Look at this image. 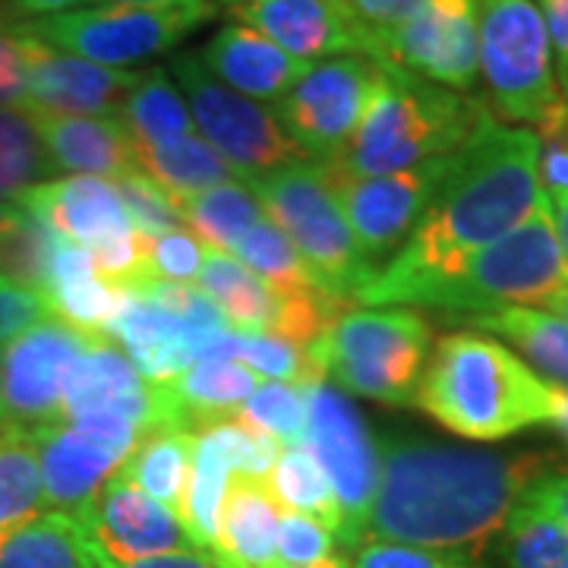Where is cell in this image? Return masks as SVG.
Listing matches in <instances>:
<instances>
[{
  "label": "cell",
  "mask_w": 568,
  "mask_h": 568,
  "mask_svg": "<svg viewBox=\"0 0 568 568\" xmlns=\"http://www.w3.org/2000/svg\"><path fill=\"white\" fill-rule=\"evenodd\" d=\"M547 203L537 171V136L489 111L452 152L443 183L405 246L357 294L361 306H410L414 294L525 224Z\"/></svg>",
  "instance_id": "1"
},
{
  "label": "cell",
  "mask_w": 568,
  "mask_h": 568,
  "mask_svg": "<svg viewBox=\"0 0 568 568\" xmlns=\"http://www.w3.org/2000/svg\"><path fill=\"white\" fill-rule=\"evenodd\" d=\"M540 455H499L424 436L379 439V489L364 544L455 552L474 559L503 534L528 484L547 470Z\"/></svg>",
  "instance_id": "2"
},
{
  "label": "cell",
  "mask_w": 568,
  "mask_h": 568,
  "mask_svg": "<svg viewBox=\"0 0 568 568\" xmlns=\"http://www.w3.org/2000/svg\"><path fill=\"white\" fill-rule=\"evenodd\" d=\"M414 402L462 439L499 443L552 424L556 386L493 335L452 332L433 347Z\"/></svg>",
  "instance_id": "3"
},
{
  "label": "cell",
  "mask_w": 568,
  "mask_h": 568,
  "mask_svg": "<svg viewBox=\"0 0 568 568\" xmlns=\"http://www.w3.org/2000/svg\"><path fill=\"white\" fill-rule=\"evenodd\" d=\"M489 108L474 95H462L379 61V82L366 104L354 140L335 162L323 164L328 178L357 181L383 178L458 152Z\"/></svg>",
  "instance_id": "4"
},
{
  "label": "cell",
  "mask_w": 568,
  "mask_h": 568,
  "mask_svg": "<svg viewBox=\"0 0 568 568\" xmlns=\"http://www.w3.org/2000/svg\"><path fill=\"white\" fill-rule=\"evenodd\" d=\"M433 347V325L407 306L342 310L306 347L316 379L383 405H410Z\"/></svg>",
  "instance_id": "5"
},
{
  "label": "cell",
  "mask_w": 568,
  "mask_h": 568,
  "mask_svg": "<svg viewBox=\"0 0 568 568\" xmlns=\"http://www.w3.org/2000/svg\"><path fill=\"white\" fill-rule=\"evenodd\" d=\"M566 284L568 263L547 200L528 222L474 253L462 268L420 287L410 306L480 320L508 306L547 304Z\"/></svg>",
  "instance_id": "6"
},
{
  "label": "cell",
  "mask_w": 568,
  "mask_h": 568,
  "mask_svg": "<svg viewBox=\"0 0 568 568\" xmlns=\"http://www.w3.org/2000/svg\"><path fill=\"white\" fill-rule=\"evenodd\" d=\"M244 183L260 200L265 215L297 246V253L320 278L325 294L342 304H357V294L376 278L379 268L366 263L354 241L323 164H284L246 178Z\"/></svg>",
  "instance_id": "7"
},
{
  "label": "cell",
  "mask_w": 568,
  "mask_h": 568,
  "mask_svg": "<svg viewBox=\"0 0 568 568\" xmlns=\"http://www.w3.org/2000/svg\"><path fill=\"white\" fill-rule=\"evenodd\" d=\"M222 13L219 0H159V3H85L67 13L22 20L32 36L111 70L171 54L183 39Z\"/></svg>",
  "instance_id": "8"
},
{
  "label": "cell",
  "mask_w": 568,
  "mask_h": 568,
  "mask_svg": "<svg viewBox=\"0 0 568 568\" xmlns=\"http://www.w3.org/2000/svg\"><path fill=\"white\" fill-rule=\"evenodd\" d=\"M480 82L503 121L534 130L562 102L556 54L534 0L480 3Z\"/></svg>",
  "instance_id": "9"
},
{
  "label": "cell",
  "mask_w": 568,
  "mask_h": 568,
  "mask_svg": "<svg viewBox=\"0 0 568 568\" xmlns=\"http://www.w3.org/2000/svg\"><path fill=\"white\" fill-rule=\"evenodd\" d=\"M168 73L181 89L196 133L234 168L241 181L284 164L306 162L304 152L284 133L272 104L253 102L227 89L205 70L196 54H171Z\"/></svg>",
  "instance_id": "10"
},
{
  "label": "cell",
  "mask_w": 568,
  "mask_h": 568,
  "mask_svg": "<svg viewBox=\"0 0 568 568\" xmlns=\"http://www.w3.org/2000/svg\"><path fill=\"white\" fill-rule=\"evenodd\" d=\"M306 392V446L323 465L342 511L338 544L347 552L364 547L369 508L379 489V439L361 410L328 379H310Z\"/></svg>",
  "instance_id": "11"
},
{
  "label": "cell",
  "mask_w": 568,
  "mask_h": 568,
  "mask_svg": "<svg viewBox=\"0 0 568 568\" xmlns=\"http://www.w3.org/2000/svg\"><path fill=\"white\" fill-rule=\"evenodd\" d=\"M379 82V61L345 54L313 61L294 89L272 104L284 133L304 152L306 162H335L354 140L366 104Z\"/></svg>",
  "instance_id": "12"
},
{
  "label": "cell",
  "mask_w": 568,
  "mask_h": 568,
  "mask_svg": "<svg viewBox=\"0 0 568 568\" xmlns=\"http://www.w3.org/2000/svg\"><path fill=\"white\" fill-rule=\"evenodd\" d=\"M99 342L48 316L0 347V433H32L63 417L73 364Z\"/></svg>",
  "instance_id": "13"
},
{
  "label": "cell",
  "mask_w": 568,
  "mask_h": 568,
  "mask_svg": "<svg viewBox=\"0 0 568 568\" xmlns=\"http://www.w3.org/2000/svg\"><path fill=\"white\" fill-rule=\"evenodd\" d=\"M480 3L484 0H424L402 26L379 36L383 61L470 95L480 82Z\"/></svg>",
  "instance_id": "14"
},
{
  "label": "cell",
  "mask_w": 568,
  "mask_h": 568,
  "mask_svg": "<svg viewBox=\"0 0 568 568\" xmlns=\"http://www.w3.org/2000/svg\"><path fill=\"white\" fill-rule=\"evenodd\" d=\"M222 13L244 22L301 61L366 54L383 61V41L351 0H219Z\"/></svg>",
  "instance_id": "15"
},
{
  "label": "cell",
  "mask_w": 568,
  "mask_h": 568,
  "mask_svg": "<svg viewBox=\"0 0 568 568\" xmlns=\"http://www.w3.org/2000/svg\"><path fill=\"white\" fill-rule=\"evenodd\" d=\"M448 159L452 155L407 168L398 174L357 178V181H338L325 174L351 224L354 241L373 268H383L388 256H395L414 234L436 186L443 183Z\"/></svg>",
  "instance_id": "16"
},
{
  "label": "cell",
  "mask_w": 568,
  "mask_h": 568,
  "mask_svg": "<svg viewBox=\"0 0 568 568\" xmlns=\"http://www.w3.org/2000/svg\"><path fill=\"white\" fill-rule=\"evenodd\" d=\"M22 26V51L29 67V104L26 111L77 114V118H114L136 70H111L61 51Z\"/></svg>",
  "instance_id": "17"
},
{
  "label": "cell",
  "mask_w": 568,
  "mask_h": 568,
  "mask_svg": "<svg viewBox=\"0 0 568 568\" xmlns=\"http://www.w3.org/2000/svg\"><path fill=\"white\" fill-rule=\"evenodd\" d=\"M89 544L114 559H145L162 552L196 549L181 518L162 503L149 499L145 493L126 484L118 470L114 480L99 493L92 506L77 515Z\"/></svg>",
  "instance_id": "18"
},
{
  "label": "cell",
  "mask_w": 568,
  "mask_h": 568,
  "mask_svg": "<svg viewBox=\"0 0 568 568\" xmlns=\"http://www.w3.org/2000/svg\"><path fill=\"white\" fill-rule=\"evenodd\" d=\"M36 446L44 489V508L77 518L80 511L99 499L108 480L118 477L123 467L121 455L82 436L70 424H48L26 433Z\"/></svg>",
  "instance_id": "19"
},
{
  "label": "cell",
  "mask_w": 568,
  "mask_h": 568,
  "mask_svg": "<svg viewBox=\"0 0 568 568\" xmlns=\"http://www.w3.org/2000/svg\"><path fill=\"white\" fill-rule=\"evenodd\" d=\"M17 200L26 209H32L58 237L73 241L85 250H95L104 241H114L133 231L118 186L104 178H89V174L51 178L29 186Z\"/></svg>",
  "instance_id": "20"
},
{
  "label": "cell",
  "mask_w": 568,
  "mask_h": 568,
  "mask_svg": "<svg viewBox=\"0 0 568 568\" xmlns=\"http://www.w3.org/2000/svg\"><path fill=\"white\" fill-rule=\"evenodd\" d=\"M196 58L227 89L263 104L284 99L310 67V61L291 58L275 41L234 20L224 22Z\"/></svg>",
  "instance_id": "21"
},
{
  "label": "cell",
  "mask_w": 568,
  "mask_h": 568,
  "mask_svg": "<svg viewBox=\"0 0 568 568\" xmlns=\"http://www.w3.org/2000/svg\"><path fill=\"white\" fill-rule=\"evenodd\" d=\"M54 171L118 181L136 168V149L118 118H77L29 111Z\"/></svg>",
  "instance_id": "22"
},
{
  "label": "cell",
  "mask_w": 568,
  "mask_h": 568,
  "mask_svg": "<svg viewBox=\"0 0 568 568\" xmlns=\"http://www.w3.org/2000/svg\"><path fill=\"white\" fill-rule=\"evenodd\" d=\"M282 515L268 484L237 477L224 496L222 534L212 556L237 568H278Z\"/></svg>",
  "instance_id": "23"
},
{
  "label": "cell",
  "mask_w": 568,
  "mask_h": 568,
  "mask_svg": "<svg viewBox=\"0 0 568 568\" xmlns=\"http://www.w3.org/2000/svg\"><path fill=\"white\" fill-rule=\"evenodd\" d=\"M256 373L234 361H196L164 383L174 405V417L183 433H200L205 426L231 420L241 414L256 388Z\"/></svg>",
  "instance_id": "24"
},
{
  "label": "cell",
  "mask_w": 568,
  "mask_h": 568,
  "mask_svg": "<svg viewBox=\"0 0 568 568\" xmlns=\"http://www.w3.org/2000/svg\"><path fill=\"white\" fill-rule=\"evenodd\" d=\"M231 452L224 443L222 420L193 433L190 477L183 487L181 525L193 537L196 549L212 552L222 534V508L231 487Z\"/></svg>",
  "instance_id": "25"
},
{
  "label": "cell",
  "mask_w": 568,
  "mask_h": 568,
  "mask_svg": "<svg viewBox=\"0 0 568 568\" xmlns=\"http://www.w3.org/2000/svg\"><path fill=\"white\" fill-rule=\"evenodd\" d=\"M114 118L123 123L136 152H149L196 133L181 89L164 67H149L136 73Z\"/></svg>",
  "instance_id": "26"
},
{
  "label": "cell",
  "mask_w": 568,
  "mask_h": 568,
  "mask_svg": "<svg viewBox=\"0 0 568 568\" xmlns=\"http://www.w3.org/2000/svg\"><path fill=\"white\" fill-rule=\"evenodd\" d=\"M196 282L205 297L222 310L231 332L272 335L278 320V294L244 263H237L231 253L205 246L203 268Z\"/></svg>",
  "instance_id": "27"
},
{
  "label": "cell",
  "mask_w": 568,
  "mask_h": 568,
  "mask_svg": "<svg viewBox=\"0 0 568 568\" xmlns=\"http://www.w3.org/2000/svg\"><path fill=\"white\" fill-rule=\"evenodd\" d=\"M477 332H489L496 342H508L525 364L552 386L568 388V323L549 310L508 306L480 320H470Z\"/></svg>",
  "instance_id": "28"
},
{
  "label": "cell",
  "mask_w": 568,
  "mask_h": 568,
  "mask_svg": "<svg viewBox=\"0 0 568 568\" xmlns=\"http://www.w3.org/2000/svg\"><path fill=\"white\" fill-rule=\"evenodd\" d=\"M0 568H95V562L77 518L41 511L39 518L0 534Z\"/></svg>",
  "instance_id": "29"
},
{
  "label": "cell",
  "mask_w": 568,
  "mask_h": 568,
  "mask_svg": "<svg viewBox=\"0 0 568 568\" xmlns=\"http://www.w3.org/2000/svg\"><path fill=\"white\" fill-rule=\"evenodd\" d=\"M190 458H193V433L159 429V433H149L140 446L133 448V455L123 462L121 477L181 518Z\"/></svg>",
  "instance_id": "30"
},
{
  "label": "cell",
  "mask_w": 568,
  "mask_h": 568,
  "mask_svg": "<svg viewBox=\"0 0 568 568\" xmlns=\"http://www.w3.org/2000/svg\"><path fill=\"white\" fill-rule=\"evenodd\" d=\"M174 209L200 244L222 250V253H227L246 227L265 215L260 200L253 196V190L241 178L209 186L193 196H183L174 203Z\"/></svg>",
  "instance_id": "31"
},
{
  "label": "cell",
  "mask_w": 568,
  "mask_h": 568,
  "mask_svg": "<svg viewBox=\"0 0 568 568\" xmlns=\"http://www.w3.org/2000/svg\"><path fill=\"white\" fill-rule=\"evenodd\" d=\"M136 164L171 196V203L203 193L209 186L237 181L234 168L200 133H190L149 152H136Z\"/></svg>",
  "instance_id": "32"
},
{
  "label": "cell",
  "mask_w": 568,
  "mask_h": 568,
  "mask_svg": "<svg viewBox=\"0 0 568 568\" xmlns=\"http://www.w3.org/2000/svg\"><path fill=\"white\" fill-rule=\"evenodd\" d=\"M227 253L237 263H244L253 275H260L275 294H325L320 278L297 253V246L287 241V234L268 215L250 224Z\"/></svg>",
  "instance_id": "33"
},
{
  "label": "cell",
  "mask_w": 568,
  "mask_h": 568,
  "mask_svg": "<svg viewBox=\"0 0 568 568\" xmlns=\"http://www.w3.org/2000/svg\"><path fill=\"white\" fill-rule=\"evenodd\" d=\"M61 237L41 222L20 200H10L7 219L0 224V282L48 291L51 265Z\"/></svg>",
  "instance_id": "34"
},
{
  "label": "cell",
  "mask_w": 568,
  "mask_h": 568,
  "mask_svg": "<svg viewBox=\"0 0 568 568\" xmlns=\"http://www.w3.org/2000/svg\"><path fill=\"white\" fill-rule=\"evenodd\" d=\"M145 386L136 366L123 354L114 342H99L92 345L80 361L73 364L63 388V417H77L82 410H99L111 407L126 395L140 392Z\"/></svg>",
  "instance_id": "35"
},
{
  "label": "cell",
  "mask_w": 568,
  "mask_h": 568,
  "mask_svg": "<svg viewBox=\"0 0 568 568\" xmlns=\"http://www.w3.org/2000/svg\"><path fill=\"white\" fill-rule=\"evenodd\" d=\"M268 489L284 511L310 515V518L323 521L325 528L338 537L342 511H338V503H335V493H332L323 465L316 462V455L310 452L306 443L282 446L278 465L268 477Z\"/></svg>",
  "instance_id": "36"
},
{
  "label": "cell",
  "mask_w": 568,
  "mask_h": 568,
  "mask_svg": "<svg viewBox=\"0 0 568 568\" xmlns=\"http://www.w3.org/2000/svg\"><path fill=\"white\" fill-rule=\"evenodd\" d=\"M58 178L36 121L26 108H0V200H17L29 186Z\"/></svg>",
  "instance_id": "37"
},
{
  "label": "cell",
  "mask_w": 568,
  "mask_h": 568,
  "mask_svg": "<svg viewBox=\"0 0 568 568\" xmlns=\"http://www.w3.org/2000/svg\"><path fill=\"white\" fill-rule=\"evenodd\" d=\"M44 511L36 446L26 433H0V534Z\"/></svg>",
  "instance_id": "38"
},
{
  "label": "cell",
  "mask_w": 568,
  "mask_h": 568,
  "mask_svg": "<svg viewBox=\"0 0 568 568\" xmlns=\"http://www.w3.org/2000/svg\"><path fill=\"white\" fill-rule=\"evenodd\" d=\"M203 361H234L256 376L282 379V383H310L316 379L313 366L301 347L282 342L275 335H244V332H222L205 347Z\"/></svg>",
  "instance_id": "39"
},
{
  "label": "cell",
  "mask_w": 568,
  "mask_h": 568,
  "mask_svg": "<svg viewBox=\"0 0 568 568\" xmlns=\"http://www.w3.org/2000/svg\"><path fill=\"white\" fill-rule=\"evenodd\" d=\"M499 537L506 568H568V528L540 508L518 503Z\"/></svg>",
  "instance_id": "40"
},
{
  "label": "cell",
  "mask_w": 568,
  "mask_h": 568,
  "mask_svg": "<svg viewBox=\"0 0 568 568\" xmlns=\"http://www.w3.org/2000/svg\"><path fill=\"white\" fill-rule=\"evenodd\" d=\"M237 420L282 446H294L306 439V392L304 383H265L253 388V395L241 407Z\"/></svg>",
  "instance_id": "41"
},
{
  "label": "cell",
  "mask_w": 568,
  "mask_h": 568,
  "mask_svg": "<svg viewBox=\"0 0 568 568\" xmlns=\"http://www.w3.org/2000/svg\"><path fill=\"white\" fill-rule=\"evenodd\" d=\"M44 297H48L54 320H61L82 335L104 338V328L114 320L123 291L104 284L102 278H85V282L58 284Z\"/></svg>",
  "instance_id": "42"
},
{
  "label": "cell",
  "mask_w": 568,
  "mask_h": 568,
  "mask_svg": "<svg viewBox=\"0 0 568 568\" xmlns=\"http://www.w3.org/2000/svg\"><path fill=\"white\" fill-rule=\"evenodd\" d=\"M114 186L121 193L123 209H126V215L133 222V231L142 234V237H162L168 231L186 227L174 203H171V196L142 171L140 164L133 171H126L123 178H118Z\"/></svg>",
  "instance_id": "43"
},
{
  "label": "cell",
  "mask_w": 568,
  "mask_h": 568,
  "mask_svg": "<svg viewBox=\"0 0 568 568\" xmlns=\"http://www.w3.org/2000/svg\"><path fill=\"white\" fill-rule=\"evenodd\" d=\"M338 556L342 552L335 549V534L325 528L323 521L310 515H297V511H284L282 525H278V566H323Z\"/></svg>",
  "instance_id": "44"
},
{
  "label": "cell",
  "mask_w": 568,
  "mask_h": 568,
  "mask_svg": "<svg viewBox=\"0 0 568 568\" xmlns=\"http://www.w3.org/2000/svg\"><path fill=\"white\" fill-rule=\"evenodd\" d=\"M537 136V171L547 200L568 196V104L566 99L549 108V114L534 126Z\"/></svg>",
  "instance_id": "45"
},
{
  "label": "cell",
  "mask_w": 568,
  "mask_h": 568,
  "mask_svg": "<svg viewBox=\"0 0 568 568\" xmlns=\"http://www.w3.org/2000/svg\"><path fill=\"white\" fill-rule=\"evenodd\" d=\"M205 246L190 234V227L168 231L162 237H149V263L152 275L162 282L190 284L200 278Z\"/></svg>",
  "instance_id": "46"
},
{
  "label": "cell",
  "mask_w": 568,
  "mask_h": 568,
  "mask_svg": "<svg viewBox=\"0 0 568 568\" xmlns=\"http://www.w3.org/2000/svg\"><path fill=\"white\" fill-rule=\"evenodd\" d=\"M347 568H484L474 559L455 556V552H436V549L405 547V544H383L369 540L354 549Z\"/></svg>",
  "instance_id": "47"
},
{
  "label": "cell",
  "mask_w": 568,
  "mask_h": 568,
  "mask_svg": "<svg viewBox=\"0 0 568 568\" xmlns=\"http://www.w3.org/2000/svg\"><path fill=\"white\" fill-rule=\"evenodd\" d=\"M29 104V67L22 51V26L0 10V108Z\"/></svg>",
  "instance_id": "48"
},
{
  "label": "cell",
  "mask_w": 568,
  "mask_h": 568,
  "mask_svg": "<svg viewBox=\"0 0 568 568\" xmlns=\"http://www.w3.org/2000/svg\"><path fill=\"white\" fill-rule=\"evenodd\" d=\"M48 316H51V306L41 291L0 282V347Z\"/></svg>",
  "instance_id": "49"
},
{
  "label": "cell",
  "mask_w": 568,
  "mask_h": 568,
  "mask_svg": "<svg viewBox=\"0 0 568 568\" xmlns=\"http://www.w3.org/2000/svg\"><path fill=\"white\" fill-rule=\"evenodd\" d=\"M521 503L547 511L549 518H556L559 525L568 528V470L547 467L544 474H537L528 484V489H525Z\"/></svg>",
  "instance_id": "50"
},
{
  "label": "cell",
  "mask_w": 568,
  "mask_h": 568,
  "mask_svg": "<svg viewBox=\"0 0 568 568\" xmlns=\"http://www.w3.org/2000/svg\"><path fill=\"white\" fill-rule=\"evenodd\" d=\"M89 540V537H85ZM89 552H92V562L95 568H222L215 562L212 552H203V549H183V552H162V556H145V559H114L102 549H95L89 544Z\"/></svg>",
  "instance_id": "51"
},
{
  "label": "cell",
  "mask_w": 568,
  "mask_h": 568,
  "mask_svg": "<svg viewBox=\"0 0 568 568\" xmlns=\"http://www.w3.org/2000/svg\"><path fill=\"white\" fill-rule=\"evenodd\" d=\"M424 0H351V7L366 20V26H373L379 36L392 32L420 7Z\"/></svg>",
  "instance_id": "52"
},
{
  "label": "cell",
  "mask_w": 568,
  "mask_h": 568,
  "mask_svg": "<svg viewBox=\"0 0 568 568\" xmlns=\"http://www.w3.org/2000/svg\"><path fill=\"white\" fill-rule=\"evenodd\" d=\"M534 3L544 17V26H547L556 67L568 63V0H534Z\"/></svg>",
  "instance_id": "53"
},
{
  "label": "cell",
  "mask_w": 568,
  "mask_h": 568,
  "mask_svg": "<svg viewBox=\"0 0 568 568\" xmlns=\"http://www.w3.org/2000/svg\"><path fill=\"white\" fill-rule=\"evenodd\" d=\"M85 7V0H0V10L10 20H41V17H54Z\"/></svg>",
  "instance_id": "54"
},
{
  "label": "cell",
  "mask_w": 568,
  "mask_h": 568,
  "mask_svg": "<svg viewBox=\"0 0 568 568\" xmlns=\"http://www.w3.org/2000/svg\"><path fill=\"white\" fill-rule=\"evenodd\" d=\"M552 224H556V237H559V246H562V256L568 263V196L562 200H552Z\"/></svg>",
  "instance_id": "55"
},
{
  "label": "cell",
  "mask_w": 568,
  "mask_h": 568,
  "mask_svg": "<svg viewBox=\"0 0 568 568\" xmlns=\"http://www.w3.org/2000/svg\"><path fill=\"white\" fill-rule=\"evenodd\" d=\"M549 426L559 433V439L568 446V388L556 386V414H552Z\"/></svg>",
  "instance_id": "56"
},
{
  "label": "cell",
  "mask_w": 568,
  "mask_h": 568,
  "mask_svg": "<svg viewBox=\"0 0 568 568\" xmlns=\"http://www.w3.org/2000/svg\"><path fill=\"white\" fill-rule=\"evenodd\" d=\"M544 306H547L552 316H559L562 323H568V284L566 287H559V291H556Z\"/></svg>",
  "instance_id": "57"
},
{
  "label": "cell",
  "mask_w": 568,
  "mask_h": 568,
  "mask_svg": "<svg viewBox=\"0 0 568 568\" xmlns=\"http://www.w3.org/2000/svg\"><path fill=\"white\" fill-rule=\"evenodd\" d=\"M222 568H237V566H227L222 559H215ZM278 568H287V566H278ZM306 568H347V559L345 556H338V559H332V562H323V566H306Z\"/></svg>",
  "instance_id": "58"
},
{
  "label": "cell",
  "mask_w": 568,
  "mask_h": 568,
  "mask_svg": "<svg viewBox=\"0 0 568 568\" xmlns=\"http://www.w3.org/2000/svg\"><path fill=\"white\" fill-rule=\"evenodd\" d=\"M556 77H559V92H562V99L568 104V63H559L556 67Z\"/></svg>",
  "instance_id": "59"
},
{
  "label": "cell",
  "mask_w": 568,
  "mask_h": 568,
  "mask_svg": "<svg viewBox=\"0 0 568 568\" xmlns=\"http://www.w3.org/2000/svg\"><path fill=\"white\" fill-rule=\"evenodd\" d=\"M85 3H159V0H85Z\"/></svg>",
  "instance_id": "60"
},
{
  "label": "cell",
  "mask_w": 568,
  "mask_h": 568,
  "mask_svg": "<svg viewBox=\"0 0 568 568\" xmlns=\"http://www.w3.org/2000/svg\"><path fill=\"white\" fill-rule=\"evenodd\" d=\"M7 209H10V200H0V224L7 219Z\"/></svg>",
  "instance_id": "61"
}]
</instances>
